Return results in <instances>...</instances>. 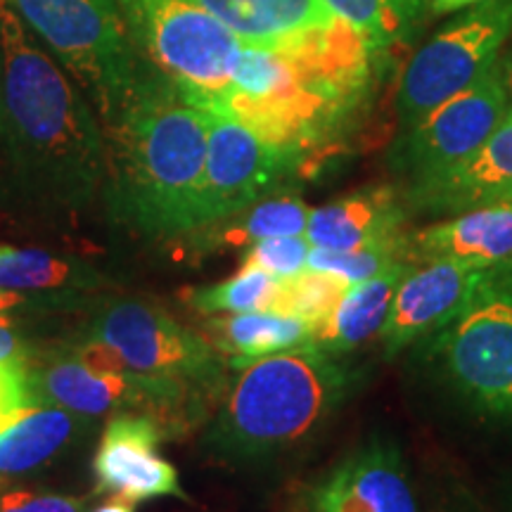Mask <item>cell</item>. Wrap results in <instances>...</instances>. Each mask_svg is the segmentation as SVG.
Masks as SVG:
<instances>
[{
	"label": "cell",
	"instance_id": "1",
	"mask_svg": "<svg viewBox=\"0 0 512 512\" xmlns=\"http://www.w3.org/2000/svg\"><path fill=\"white\" fill-rule=\"evenodd\" d=\"M105 176V128L91 100L0 0V204L74 226Z\"/></svg>",
	"mask_w": 512,
	"mask_h": 512
},
{
	"label": "cell",
	"instance_id": "2",
	"mask_svg": "<svg viewBox=\"0 0 512 512\" xmlns=\"http://www.w3.org/2000/svg\"><path fill=\"white\" fill-rule=\"evenodd\" d=\"M105 140L102 195L114 221L150 240L202 228L209 112L145 62L124 110L105 126Z\"/></svg>",
	"mask_w": 512,
	"mask_h": 512
},
{
	"label": "cell",
	"instance_id": "3",
	"mask_svg": "<svg viewBox=\"0 0 512 512\" xmlns=\"http://www.w3.org/2000/svg\"><path fill=\"white\" fill-rule=\"evenodd\" d=\"M377 53L242 48L214 114L230 117L306 162L335 138L368 95Z\"/></svg>",
	"mask_w": 512,
	"mask_h": 512
},
{
	"label": "cell",
	"instance_id": "4",
	"mask_svg": "<svg viewBox=\"0 0 512 512\" xmlns=\"http://www.w3.org/2000/svg\"><path fill=\"white\" fill-rule=\"evenodd\" d=\"M235 373L202 437L204 451L230 465L261 463L302 446L354 384L337 356L313 342L256 358Z\"/></svg>",
	"mask_w": 512,
	"mask_h": 512
},
{
	"label": "cell",
	"instance_id": "5",
	"mask_svg": "<svg viewBox=\"0 0 512 512\" xmlns=\"http://www.w3.org/2000/svg\"><path fill=\"white\" fill-rule=\"evenodd\" d=\"M31 36L91 100L102 128L131 98L145 60L121 22L117 0H5Z\"/></svg>",
	"mask_w": 512,
	"mask_h": 512
},
{
	"label": "cell",
	"instance_id": "6",
	"mask_svg": "<svg viewBox=\"0 0 512 512\" xmlns=\"http://www.w3.org/2000/svg\"><path fill=\"white\" fill-rule=\"evenodd\" d=\"M136 53L190 105L214 114L242 55L238 36L197 0H117Z\"/></svg>",
	"mask_w": 512,
	"mask_h": 512
},
{
	"label": "cell",
	"instance_id": "7",
	"mask_svg": "<svg viewBox=\"0 0 512 512\" xmlns=\"http://www.w3.org/2000/svg\"><path fill=\"white\" fill-rule=\"evenodd\" d=\"M432 351L453 389L489 418L512 422V261L489 266Z\"/></svg>",
	"mask_w": 512,
	"mask_h": 512
},
{
	"label": "cell",
	"instance_id": "8",
	"mask_svg": "<svg viewBox=\"0 0 512 512\" xmlns=\"http://www.w3.org/2000/svg\"><path fill=\"white\" fill-rule=\"evenodd\" d=\"M69 339L100 342L117 349L133 373L169 380L223 399L228 389V358L195 332L138 299H100Z\"/></svg>",
	"mask_w": 512,
	"mask_h": 512
},
{
	"label": "cell",
	"instance_id": "9",
	"mask_svg": "<svg viewBox=\"0 0 512 512\" xmlns=\"http://www.w3.org/2000/svg\"><path fill=\"white\" fill-rule=\"evenodd\" d=\"M512 31V0H482L418 48L401 72L399 117L411 128L498 64Z\"/></svg>",
	"mask_w": 512,
	"mask_h": 512
},
{
	"label": "cell",
	"instance_id": "10",
	"mask_svg": "<svg viewBox=\"0 0 512 512\" xmlns=\"http://www.w3.org/2000/svg\"><path fill=\"white\" fill-rule=\"evenodd\" d=\"M510 110L503 64H496L463 93L441 102L418 124L406 128L394 159L408 188L439 178L463 164L494 133Z\"/></svg>",
	"mask_w": 512,
	"mask_h": 512
},
{
	"label": "cell",
	"instance_id": "11",
	"mask_svg": "<svg viewBox=\"0 0 512 512\" xmlns=\"http://www.w3.org/2000/svg\"><path fill=\"white\" fill-rule=\"evenodd\" d=\"M302 166V159L268 143L240 121L209 112L202 228L230 219L264 200Z\"/></svg>",
	"mask_w": 512,
	"mask_h": 512
},
{
	"label": "cell",
	"instance_id": "12",
	"mask_svg": "<svg viewBox=\"0 0 512 512\" xmlns=\"http://www.w3.org/2000/svg\"><path fill=\"white\" fill-rule=\"evenodd\" d=\"M242 46L294 53H377L325 0H197ZM380 55V53H377Z\"/></svg>",
	"mask_w": 512,
	"mask_h": 512
},
{
	"label": "cell",
	"instance_id": "13",
	"mask_svg": "<svg viewBox=\"0 0 512 512\" xmlns=\"http://www.w3.org/2000/svg\"><path fill=\"white\" fill-rule=\"evenodd\" d=\"M164 439V430L150 415H114L95 448L93 472L98 494H110L131 505L152 498L188 501L178 470L159 456V444Z\"/></svg>",
	"mask_w": 512,
	"mask_h": 512
},
{
	"label": "cell",
	"instance_id": "14",
	"mask_svg": "<svg viewBox=\"0 0 512 512\" xmlns=\"http://www.w3.org/2000/svg\"><path fill=\"white\" fill-rule=\"evenodd\" d=\"M489 266L460 259H434L413 264L401 278L387 323L380 332L387 356L434 335L456 316Z\"/></svg>",
	"mask_w": 512,
	"mask_h": 512
},
{
	"label": "cell",
	"instance_id": "15",
	"mask_svg": "<svg viewBox=\"0 0 512 512\" xmlns=\"http://www.w3.org/2000/svg\"><path fill=\"white\" fill-rule=\"evenodd\" d=\"M313 512H420L399 446L373 439L318 486Z\"/></svg>",
	"mask_w": 512,
	"mask_h": 512
},
{
	"label": "cell",
	"instance_id": "16",
	"mask_svg": "<svg viewBox=\"0 0 512 512\" xmlns=\"http://www.w3.org/2000/svg\"><path fill=\"white\" fill-rule=\"evenodd\" d=\"M512 200V105L489 138L451 171L408 188V204L422 214L456 216Z\"/></svg>",
	"mask_w": 512,
	"mask_h": 512
},
{
	"label": "cell",
	"instance_id": "17",
	"mask_svg": "<svg viewBox=\"0 0 512 512\" xmlns=\"http://www.w3.org/2000/svg\"><path fill=\"white\" fill-rule=\"evenodd\" d=\"M475 261L482 266L512 261V200L448 216L406 235V261Z\"/></svg>",
	"mask_w": 512,
	"mask_h": 512
},
{
	"label": "cell",
	"instance_id": "18",
	"mask_svg": "<svg viewBox=\"0 0 512 512\" xmlns=\"http://www.w3.org/2000/svg\"><path fill=\"white\" fill-rule=\"evenodd\" d=\"M406 207L392 188L358 190L335 202L311 209L304 238L311 247L354 252L401 240Z\"/></svg>",
	"mask_w": 512,
	"mask_h": 512
},
{
	"label": "cell",
	"instance_id": "19",
	"mask_svg": "<svg viewBox=\"0 0 512 512\" xmlns=\"http://www.w3.org/2000/svg\"><path fill=\"white\" fill-rule=\"evenodd\" d=\"M93 418L57 406H24L0 425V477L24 475L91 432Z\"/></svg>",
	"mask_w": 512,
	"mask_h": 512
},
{
	"label": "cell",
	"instance_id": "20",
	"mask_svg": "<svg viewBox=\"0 0 512 512\" xmlns=\"http://www.w3.org/2000/svg\"><path fill=\"white\" fill-rule=\"evenodd\" d=\"M411 266L408 261H399L375 278L349 285L335 311L313 328V344L339 358L361 349L373 337H380L396 287Z\"/></svg>",
	"mask_w": 512,
	"mask_h": 512
},
{
	"label": "cell",
	"instance_id": "21",
	"mask_svg": "<svg viewBox=\"0 0 512 512\" xmlns=\"http://www.w3.org/2000/svg\"><path fill=\"white\" fill-rule=\"evenodd\" d=\"M202 335L221 356L228 358L230 370H240L256 358L299 349L313 342V328L309 323L271 311L214 316L204 323Z\"/></svg>",
	"mask_w": 512,
	"mask_h": 512
},
{
	"label": "cell",
	"instance_id": "22",
	"mask_svg": "<svg viewBox=\"0 0 512 512\" xmlns=\"http://www.w3.org/2000/svg\"><path fill=\"white\" fill-rule=\"evenodd\" d=\"M112 278L79 256L0 245V287L15 292L95 294Z\"/></svg>",
	"mask_w": 512,
	"mask_h": 512
},
{
	"label": "cell",
	"instance_id": "23",
	"mask_svg": "<svg viewBox=\"0 0 512 512\" xmlns=\"http://www.w3.org/2000/svg\"><path fill=\"white\" fill-rule=\"evenodd\" d=\"M311 209L292 195L264 197L252 207L197 230L202 249H247L254 242L283 235H304Z\"/></svg>",
	"mask_w": 512,
	"mask_h": 512
},
{
	"label": "cell",
	"instance_id": "24",
	"mask_svg": "<svg viewBox=\"0 0 512 512\" xmlns=\"http://www.w3.org/2000/svg\"><path fill=\"white\" fill-rule=\"evenodd\" d=\"M377 53L403 46L418 31L430 0H325Z\"/></svg>",
	"mask_w": 512,
	"mask_h": 512
},
{
	"label": "cell",
	"instance_id": "25",
	"mask_svg": "<svg viewBox=\"0 0 512 512\" xmlns=\"http://www.w3.org/2000/svg\"><path fill=\"white\" fill-rule=\"evenodd\" d=\"M280 280L254 266H240V271L219 283L192 287L183 294L188 306L204 316L226 313L271 311Z\"/></svg>",
	"mask_w": 512,
	"mask_h": 512
},
{
	"label": "cell",
	"instance_id": "26",
	"mask_svg": "<svg viewBox=\"0 0 512 512\" xmlns=\"http://www.w3.org/2000/svg\"><path fill=\"white\" fill-rule=\"evenodd\" d=\"M349 290V283L332 273L311 271L306 268L294 278L280 280L278 294L271 306V313L278 316H292L316 328L335 311L339 299Z\"/></svg>",
	"mask_w": 512,
	"mask_h": 512
},
{
	"label": "cell",
	"instance_id": "27",
	"mask_svg": "<svg viewBox=\"0 0 512 512\" xmlns=\"http://www.w3.org/2000/svg\"><path fill=\"white\" fill-rule=\"evenodd\" d=\"M406 235L396 242H387V245L354 249V252L311 247L306 268H311V271L332 273L349 285L363 283V280L375 278V275L384 273L387 268L399 264V261H406ZM408 264H411V261H408Z\"/></svg>",
	"mask_w": 512,
	"mask_h": 512
},
{
	"label": "cell",
	"instance_id": "28",
	"mask_svg": "<svg viewBox=\"0 0 512 512\" xmlns=\"http://www.w3.org/2000/svg\"><path fill=\"white\" fill-rule=\"evenodd\" d=\"M242 266H254L271 273L273 278L287 280L306 271L311 245L304 235H283V238H266L242 249Z\"/></svg>",
	"mask_w": 512,
	"mask_h": 512
},
{
	"label": "cell",
	"instance_id": "29",
	"mask_svg": "<svg viewBox=\"0 0 512 512\" xmlns=\"http://www.w3.org/2000/svg\"><path fill=\"white\" fill-rule=\"evenodd\" d=\"M98 299L93 294H55V292H15L0 287V318L43 316V313H64L93 309Z\"/></svg>",
	"mask_w": 512,
	"mask_h": 512
},
{
	"label": "cell",
	"instance_id": "30",
	"mask_svg": "<svg viewBox=\"0 0 512 512\" xmlns=\"http://www.w3.org/2000/svg\"><path fill=\"white\" fill-rule=\"evenodd\" d=\"M86 501L34 489H0V512H83Z\"/></svg>",
	"mask_w": 512,
	"mask_h": 512
},
{
	"label": "cell",
	"instance_id": "31",
	"mask_svg": "<svg viewBox=\"0 0 512 512\" xmlns=\"http://www.w3.org/2000/svg\"><path fill=\"white\" fill-rule=\"evenodd\" d=\"M31 406L22 366H0V425L12 415Z\"/></svg>",
	"mask_w": 512,
	"mask_h": 512
},
{
	"label": "cell",
	"instance_id": "32",
	"mask_svg": "<svg viewBox=\"0 0 512 512\" xmlns=\"http://www.w3.org/2000/svg\"><path fill=\"white\" fill-rule=\"evenodd\" d=\"M12 320L0 318V366H27L34 356L36 344H31L22 335L12 330Z\"/></svg>",
	"mask_w": 512,
	"mask_h": 512
},
{
	"label": "cell",
	"instance_id": "33",
	"mask_svg": "<svg viewBox=\"0 0 512 512\" xmlns=\"http://www.w3.org/2000/svg\"><path fill=\"white\" fill-rule=\"evenodd\" d=\"M482 0H430V8L437 15H446V12H456L460 8H467V5H477Z\"/></svg>",
	"mask_w": 512,
	"mask_h": 512
},
{
	"label": "cell",
	"instance_id": "34",
	"mask_svg": "<svg viewBox=\"0 0 512 512\" xmlns=\"http://www.w3.org/2000/svg\"><path fill=\"white\" fill-rule=\"evenodd\" d=\"M93 512H133V505L126 501H119V498H112L110 503L100 505V508H95Z\"/></svg>",
	"mask_w": 512,
	"mask_h": 512
},
{
	"label": "cell",
	"instance_id": "35",
	"mask_svg": "<svg viewBox=\"0 0 512 512\" xmlns=\"http://www.w3.org/2000/svg\"><path fill=\"white\" fill-rule=\"evenodd\" d=\"M503 74H505V88H508V98H510V105H512V64L503 67Z\"/></svg>",
	"mask_w": 512,
	"mask_h": 512
}]
</instances>
